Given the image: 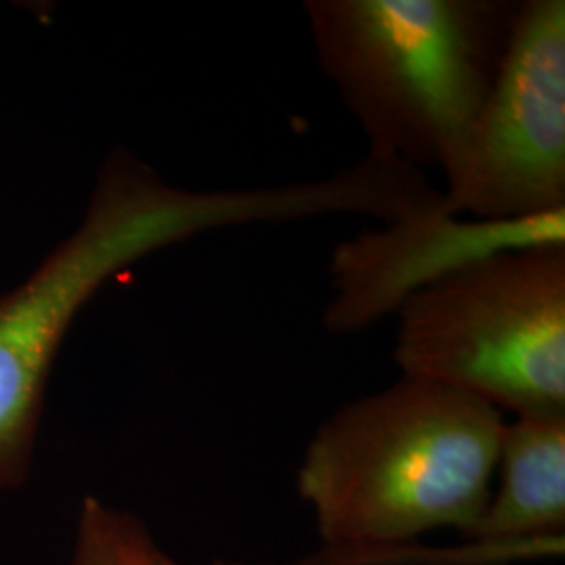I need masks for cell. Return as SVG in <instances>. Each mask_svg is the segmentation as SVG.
<instances>
[{"label": "cell", "mask_w": 565, "mask_h": 565, "mask_svg": "<svg viewBox=\"0 0 565 565\" xmlns=\"http://www.w3.org/2000/svg\"><path fill=\"white\" fill-rule=\"evenodd\" d=\"M342 174L275 186L193 191L124 147L103 160L81 224L23 281L0 296V490L32 469L46 384L82 308L121 270L207 231L348 214Z\"/></svg>", "instance_id": "obj_1"}, {"label": "cell", "mask_w": 565, "mask_h": 565, "mask_svg": "<svg viewBox=\"0 0 565 565\" xmlns=\"http://www.w3.org/2000/svg\"><path fill=\"white\" fill-rule=\"evenodd\" d=\"M505 424L490 404L404 375L340 406L296 476L327 546L308 565L363 564L440 527L463 534L490 501Z\"/></svg>", "instance_id": "obj_2"}, {"label": "cell", "mask_w": 565, "mask_h": 565, "mask_svg": "<svg viewBox=\"0 0 565 565\" xmlns=\"http://www.w3.org/2000/svg\"><path fill=\"white\" fill-rule=\"evenodd\" d=\"M522 0H306L319 70L369 156L417 170L455 156L511 46Z\"/></svg>", "instance_id": "obj_3"}, {"label": "cell", "mask_w": 565, "mask_h": 565, "mask_svg": "<svg viewBox=\"0 0 565 565\" xmlns=\"http://www.w3.org/2000/svg\"><path fill=\"white\" fill-rule=\"evenodd\" d=\"M394 361L513 417L565 413V243L486 256L411 296Z\"/></svg>", "instance_id": "obj_4"}, {"label": "cell", "mask_w": 565, "mask_h": 565, "mask_svg": "<svg viewBox=\"0 0 565 565\" xmlns=\"http://www.w3.org/2000/svg\"><path fill=\"white\" fill-rule=\"evenodd\" d=\"M443 174L459 216L565 212L564 0H522L501 72Z\"/></svg>", "instance_id": "obj_5"}, {"label": "cell", "mask_w": 565, "mask_h": 565, "mask_svg": "<svg viewBox=\"0 0 565 565\" xmlns=\"http://www.w3.org/2000/svg\"><path fill=\"white\" fill-rule=\"evenodd\" d=\"M565 243V212L482 221L459 216L443 202L394 223L361 231L333 247L331 296L323 327L348 335L396 317L411 296L486 256Z\"/></svg>", "instance_id": "obj_6"}, {"label": "cell", "mask_w": 565, "mask_h": 565, "mask_svg": "<svg viewBox=\"0 0 565 565\" xmlns=\"http://www.w3.org/2000/svg\"><path fill=\"white\" fill-rule=\"evenodd\" d=\"M497 492L465 530L473 545L520 546L543 555L564 551L565 413L507 422Z\"/></svg>", "instance_id": "obj_7"}, {"label": "cell", "mask_w": 565, "mask_h": 565, "mask_svg": "<svg viewBox=\"0 0 565 565\" xmlns=\"http://www.w3.org/2000/svg\"><path fill=\"white\" fill-rule=\"evenodd\" d=\"M163 551L135 513L82 501L74 553L67 565H162Z\"/></svg>", "instance_id": "obj_8"}, {"label": "cell", "mask_w": 565, "mask_h": 565, "mask_svg": "<svg viewBox=\"0 0 565 565\" xmlns=\"http://www.w3.org/2000/svg\"><path fill=\"white\" fill-rule=\"evenodd\" d=\"M162 565H181L179 562H174L172 557H168V555H163Z\"/></svg>", "instance_id": "obj_9"}]
</instances>
